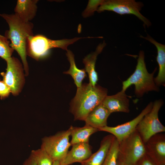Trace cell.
Segmentation results:
<instances>
[{
  "instance_id": "6da1fadb",
  "label": "cell",
  "mask_w": 165,
  "mask_h": 165,
  "mask_svg": "<svg viewBox=\"0 0 165 165\" xmlns=\"http://www.w3.org/2000/svg\"><path fill=\"white\" fill-rule=\"evenodd\" d=\"M107 90L98 85L84 83L77 88L70 104V111L75 120L84 121L89 113L101 104L107 95Z\"/></svg>"
},
{
  "instance_id": "7a4b0ae2",
  "label": "cell",
  "mask_w": 165,
  "mask_h": 165,
  "mask_svg": "<svg viewBox=\"0 0 165 165\" xmlns=\"http://www.w3.org/2000/svg\"><path fill=\"white\" fill-rule=\"evenodd\" d=\"M0 16L8 24L9 29L5 36L11 41L9 45L18 53L21 58L25 75H28L29 68L27 60L26 44L28 37L33 35V24L19 18L16 14H0Z\"/></svg>"
},
{
  "instance_id": "3957f363",
  "label": "cell",
  "mask_w": 165,
  "mask_h": 165,
  "mask_svg": "<svg viewBox=\"0 0 165 165\" xmlns=\"http://www.w3.org/2000/svg\"><path fill=\"white\" fill-rule=\"evenodd\" d=\"M157 70L156 68L152 73L148 72L145 61V53L140 51L136 68L134 73L122 82V90L125 91L130 86H135V93L138 97L149 91H158V86L156 84L153 77Z\"/></svg>"
},
{
  "instance_id": "277c9868",
  "label": "cell",
  "mask_w": 165,
  "mask_h": 165,
  "mask_svg": "<svg viewBox=\"0 0 165 165\" xmlns=\"http://www.w3.org/2000/svg\"><path fill=\"white\" fill-rule=\"evenodd\" d=\"M83 38H84L53 40L41 35L30 36L28 37L27 41V54L38 60L51 48H60L67 51V47L69 45Z\"/></svg>"
},
{
  "instance_id": "5b68a950",
  "label": "cell",
  "mask_w": 165,
  "mask_h": 165,
  "mask_svg": "<svg viewBox=\"0 0 165 165\" xmlns=\"http://www.w3.org/2000/svg\"><path fill=\"white\" fill-rule=\"evenodd\" d=\"M146 153L145 143L136 129L119 143L118 160L127 165H134Z\"/></svg>"
},
{
  "instance_id": "8992f818",
  "label": "cell",
  "mask_w": 165,
  "mask_h": 165,
  "mask_svg": "<svg viewBox=\"0 0 165 165\" xmlns=\"http://www.w3.org/2000/svg\"><path fill=\"white\" fill-rule=\"evenodd\" d=\"M70 134L69 128L54 135L45 137L42 140L41 148L48 154L53 161L60 162L64 158L71 146L69 141Z\"/></svg>"
},
{
  "instance_id": "52a82bcc",
  "label": "cell",
  "mask_w": 165,
  "mask_h": 165,
  "mask_svg": "<svg viewBox=\"0 0 165 165\" xmlns=\"http://www.w3.org/2000/svg\"><path fill=\"white\" fill-rule=\"evenodd\" d=\"M143 6L142 2L134 0H104L97 11L99 13L111 11L120 15L133 14L141 21L145 26L148 28L151 25V22L140 13Z\"/></svg>"
},
{
  "instance_id": "ba28073f",
  "label": "cell",
  "mask_w": 165,
  "mask_h": 165,
  "mask_svg": "<svg viewBox=\"0 0 165 165\" xmlns=\"http://www.w3.org/2000/svg\"><path fill=\"white\" fill-rule=\"evenodd\" d=\"M163 103L161 99L155 101L150 111L144 116L136 128L145 143L153 135L165 131V127L158 117L159 111Z\"/></svg>"
},
{
  "instance_id": "9c48e42d",
  "label": "cell",
  "mask_w": 165,
  "mask_h": 165,
  "mask_svg": "<svg viewBox=\"0 0 165 165\" xmlns=\"http://www.w3.org/2000/svg\"><path fill=\"white\" fill-rule=\"evenodd\" d=\"M5 61L7 63L6 71L1 73L3 81L9 88L12 94L17 95L21 92L25 83L24 69L16 58L11 57Z\"/></svg>"
},
{
  "instance_id": "30bf717a",
  "label": "cell",
  "mask_w": 165,
  "mask_h": 165,
  "mask_svg": "<svg viewBox=\"0 0 165 165\" xmlns=\"http://www.w3.org/2000/svg\"><path fill=\"white\" fill-rule=\"evenodd\" d=\"M153 103L150 102L137 117L131 121L115 127L106 126L99 129L98 131L108 132L114 136L119 143L121 142L136 130L141 120L152 109Z\"/></svg>"
},
{
  "instance_id": "8fae6325",
  "label": "cell",
  "mask_w": 165,
  "mask_h": 165,
  "mask_svg": "<svg viewBox=\"0 0 165 165\" xmlns=\"http://www.w3.org/2000/svg\"><path fill=\"white\" fill-rule=\"evenodd\" d=\"M146 153L158 165H165V135L159 133L145 143Z\"/></svg>"
},
{
  "instance_id": "7c38bea8",
  "label": "cell",
  "mask_w": 165,
  "mask_h": 165,
  "mask_svg": "<svg viewBox=\"0 0 165 165\" xmlns=\"http://www.w3.org/2000/svg\"><path fill=\"white\" fill-rule=\"evenodd\" d=\"M60 165H70L75 163H80L88 159L92 155V147L89 143H82L72 145Z\"/></svg>"
},
{
  "instance_id": "4fadbf2b",
  "label": "cell",
  "mask_w": 165,
  "mask_h": 165,
  "mask_svg": "<svg viewBox=\"0 0 165 165\" xmlns=\"http://www.w3.org/2000/svg\"><path fill=\"white\" fill-rule=\"evenodd\" d=\"M129 102L125 91L121 90L115 94L106 96L101 104L111 113L116 112L129 113Z\"/></svg>"
},
{
  "instance_id": "5bb4252c",
  "label": "cell",
  "mask_w": 165,
  "mask_h": 165,
  "mask_svg": "<svg viewBox=\"0 0 165 165\" xmlns=\"http://www.w3.org/2000/svg\"><path fill=\"white\" fill-rule=\"evenodd\" d=\"M140 37L148 41L156 46L157 52L156 61L159 65V70L157 76L154 78V81L158 86L161 85L164 86L165 83V45L158 42L148 34L146 37H144L141 35Z\"/></svg>"
},
{
  "instance_id": "9a60e30c",
  "label": "cell",
  "mask_w": 165,
  "mask_h": 165,
  "mask_svg": "<svg viewBox=\"0 0 165 165\" xmlns=\"http://www.w3.org/2000/svg\"><path fill=\"white\" fill-rule=\"evenodd\" d=\"M115 138L111 134L104 137L101 141L98 150L92 154L86 160L81 163V165H103Z\"/></svg>"
},
{
  "instance_id": "2e32d148",
  "label": "cell",
  "mask_w": 165,
  "mask_h": 165,
  "mask_svg": "<svg viewBox=\"0 0 165 165\" xmlns=\"http://www.w3.org/2000/svg\"><path fill=\"white\" fill-rule=\"evenodd\" d=\"M111 113L101 103L92 110L86 117L85 125L98 130L107 126V119Z\"/></svg>"
},
{
  "instance_id": "e0dca14e",
  "label": "cell",
  "mask_w": 165,
  "mask_h": 165,
  "mask_svg": "<svg viewBox=\"0 0 165 165\" xmlns=\"http://www.w3.org/2000/svg\"><path fill=\"white\" fill-rule=\"evenodd\" d=\"M38 2V0H18L14 14L23 21L30 22L35 16Z\"/></svg>"
},
{
  "instance_id": "ac0fdd59",
  "label": "cell",
  "mask_w": 165,
  "mask_h": 165,
  "mask_svg": "<svg viewBox=\"0 0 165 165\" xmlns=\"http://www.w3.org/2000/svg\"><path fill=\"white\" fill-rule=\"evenodd\" d=\"M106 45L105 41L100 43L97 47L95 51L87 55L83 59L85 70L88 73L89 83L93 86L97 84L98 76L95 69L96 61L98 54L101 53Z\"/></svg>"
},
{
  "instance_id": "d6986e66",
  "label": "cell",
  "mask_w": 165,
  "mask_h": 165,
  "mask_svg": "<svg viewBox=\"0 0 165 165\" xmlns=\"http://www.w3.org/2000/svg\"><path fill=\"white\" fill-rule=\"evenodd\" d=\"M69 128L72 137L71 146L79 143H89L90 136L98 131L97 129L86 125L82 127L71 126Z\"/></svg>"
},
{
  "instance_id": "ffe728a7",
  "label": "cell",
  "mask_w": 165,
  "mask_h": 165,
  "mask_svg": "<svg viewBox=\"0 0 165 165\" xmlns=\"http://www.w3.org/2000/svg\"><path fill=\"white\" fill-rule=\"evenodd\" d=\"M66 55L70 64L69 69L64 73L70 75L73 79L77 88L80 87L83 79L86 76L85 69H79L77 67L75 62L74 55L70 50L67 51Z\"/></svg>"
},
{
  "instance_id": "44dd1931",
  "label": "cell",
  "mask_w": 165,
  "mask_h": 165,
  "mask_svg": "<svg viewBox=\"0 0 165 165\" xmlns=\"http://www.w3.org/2000/svg\"><path fill=\"white\" fill-rule=\"evenodd\" d=\"M119 143L115 138L103 165H117Z\"/></svg>"
},
{
  "instance_id": "7402d4cb",
  "label": "cell",
  "mask_w": 165,
  "mask_h": 165,
  "mask_svg": "<svg viewBox=\"0 0 165 165\" xmlns=\"http://www.w3.org/2000/svg\"><path fill=\"white\" fill-rule=\"evenodd\" d=\"M31 155L35 160L37 165H52L53 160L43 149L40 148L33 150Z\"/></svg>"
},
{
  "instance_id": "603a6c76",
  "label": "cell",
  "mask_w": 165,
  "mask_h": 165,
  "mask_svg": "<svg viewBox=\"0 0 165 165\" xmlns=\"http://www.w3.org/2000/svg\"><path fill=\"white\" fill-rule=\"evenodd\" d=\"M9 44L10 41L7 38L0 35V57L5 60L11 57L14 51Z\"/></svg>"
},
{
  "instance_id": "cb8c5ba5",
  "label": "cell",
  "mask_w": 165,
  "mask_h": 165,
  "mask_svg": "<svg viewBox=\"0 0 165 165\" xmlns=\"http://www.w3.org/2000/svg\"><path fill=\"white\" fill-rule=\"evenodd\" d=\"M104 0H90L88 5L83 13V16L86 17L92 15L97 11L99 6L103 3Z\"/></svg>"
},
{
  "instance_id": "d4e9b609",
  "label": "cell",
  "mask_w": 165,
  "mask_h": 165,
  "mask_svg": "<svg viewBox=\"0 0 165 165\" xmlns=\"http://www.w3.org/2000/svg\"><path fill=\"white\" fill-rule=\"evenodd\" d=\"M134 165H158L148 155L145 153Z\"/></svg>"
},
{
  "instance_id": "484cf974",
  "label": "cell",
  "mask_w": 165,
  "mask_h": 165,
  "mask_svg": "<svg viewBox=\"0 0 165 165\" xmlns=\"http://www.w3.org/2000/svg\"><path fill=\"white\" fill-rule=\"evenodd\" d=\"M11 93L10 89L3 81L0 80V97L1 99L8 97Z\"/></svg>"
},
{
  "instance_id": "4316f807",
  "label": "cell",
  "mask_w": 165,
  "mask_h": 165,
  "mask_svg": "<svg viewBox=\"0 0 165 165\" xmlns=\"http://www.w3.org/2000/svg\"><path fill=\"white\" fill-rule=\"evenodd\" d=\"M22 165H37L33 157L31 155L26 159Z\"/></svg>"
},
{
  "instance_id": "83f0119b",
  "label": "cell",
  "mask_w": 165,
  "mask_h": 165,
  "mask_svg": "<svg viewBox=\"0 0 165 165\" xmlns=\"http://www.w3.org/2000/svg\"><path fill=\"white\" fill-rule=\"evenodd\" d=\"M52 165H60V162L58 161H53Z\"/></svg>"
},
{
  "instance_id": "f1b7e54d",
  "label": "cell",
  "mask_w": 165,
  "mask_h": 165,
  "mask_svg": "<svg viewBox=\"0 0 165 165\" xmlns=\"http://www.w3.org/2000/svg\"><path fill=\"white\" fill-rule=\"evenodd\" d=\"M117 165H127L124 163L117 160Z\"/></svg>"
}]
</instances>
